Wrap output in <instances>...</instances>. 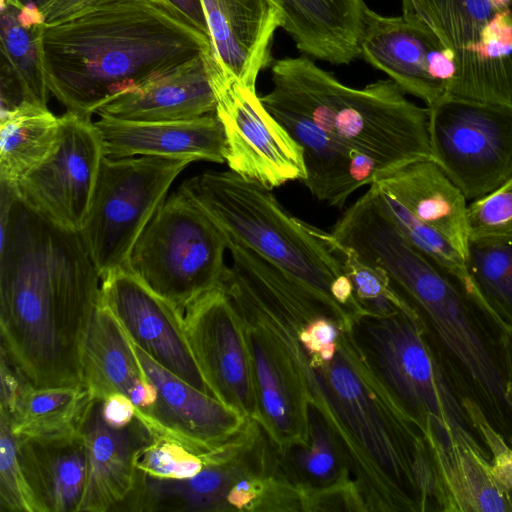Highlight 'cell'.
Masks as SVG:
<instances>
[{
	"label": "cell",
	"mask_w": 512,
	"mask_h": 512,
	"mask_svg": "<svg viewBox=\"0 0 512 512\" xmlns=\"http://www.w3.org/2000/svg\"><path fill=\"white\" fill-rule=\"evenodd\" d=\"M287 351L310 407L339 441L368 512H425L432 472L421 430L382 383L354 338L341 328L334 355L307 353L297 338L303 298L271 285L243 297Z\"/></svg>",
	"instance_id": "6da1fadb"
},
{
	"label": "cell",
	"mask_w": 512,
	"mask_h": 512,
	"mask_svg": "<svg viewBox=\"0 0 512 512\" xmlns=\"http://www.w3.org/2000/svg\"><path fill=\"white\" fill-rule=\"evenodd\" d=\"M100 282L78 233L1 188V353L32 386L84 384L83 348Z\"/></svg>",
	"instance_id": "7a4b0ae2"
},
{
	"label": "cell",
	"mask_w": 512,
	"mask_h": 512,
	"mask_svg": "<svg viewBox=\"0 0 512 512\" xmlns=\"http://www.w3.org/2000/svg\"><path fill=\"white\" fill-rule=\"evenodd\" d=\"M352 247L380 268L414 309L445 376L512 448V365L509 326L467 284L416 250L391 218L378 214L355 234Z\"/></svg>",
	"instance_id": "3957f363"
},
{
	"label": "cell",
	"mask_w": 512,
	"mask_h": 512,
	"mask_svg": "<svg viewBox=\"0 0 512 512\" xmlns=\"http://www.w3.org/2000/svg\"><path fill=\"white\" fill-rule=\"evenodd\" d=\"M41 41L49 92L85 117L212 54L209 36L166 0L127 1L45 24Z\"/></svg>",
	"instance_id": "277c9868"
},
{
	"label": "cell",
	"mask_w": 512,
	"mask_h": 512,
	"mask_svg": "<svg viewBox=\"0 0 512 512\" xmlns=\"http://www.w3.org/2000/svg\"><path fill=\"white\" fill-rule=\"evenodd\" d=\"M266 108L297 114L370 158L379 173L432 159L428 108L391 79L362 88L341 83L306 57L275 60Z\"/></svg>",
	"instance_id": "5b68a950"
},
{
	"label": "cell",
	"mask_w": 512,
	"mask_h": 512,
	"mask_svg": "<svg viewBox=\"0 0 512 512\" xmlns=\"http://www.w3.org/2000/svg\"><path fill=\"white\" fill-rule=\"evenodd\" d=\"M179 190L193 200L227 241L243 245L325 302L343 320L360 312L338 254L315 226L290 214L271 189L235 172L205 171Z\"/></svg>",
	"instance_id": "8992f818"
},
{
	"label": "cell",
	"mask_w": 512,
	"mask_h": 512,
	"mask_svg": "<svg viewBox=\"0 0 512 512\" xmlns=\"http://www.w3.org/2000/svg\"><path fill=\"white\" fill-rule=\"evenodd\" d=\"M351 329L379 379L422 434L430 424L438 432L466 439L491 459L414 310L390 316L360 314L352 319Z\"/></svg>",
	"instance_id": "52a82bcc"
},
{
	"label": "cell",
	"mask_w": 512,
	"mask_h": 512,
	"mask_svg": "<svg viewBox=\"0 0 512 512\" xmlns=\"http://www.w3.org/2000/svg\"><path fill=\"white\" fill-rule=\"evenodd\" d=\"M227 240L211 218L179 189L158 208L130 257L129 269L184 313L221 286Z\"/></svg>",
	"instance_id": "ba28073f"
},
{
	"label": "cell",
	"mask_w": 512,
	"mask_h": 512,
	"mask_svg": "<svg viewBox=\"0 0 512 512\" xmlns=\"http://www.w3.org/2000/svg\"><path fill=\"white\" fill-rule=\"evenodd\" d=\"M452 54L450 96L512 109V0H401Z\"/></svg>",
	"instance_id": "9c48e42d"
},
{
	"label": "cell",
	"mask_w": 512,
	"mask_h": 512,
	"mask_svg": "<svg viewBox=\"0 0 512 512\" xmlns=\"http://www.w3.org/2000/svg\"><path fill=\"white\" fill-rule=\"evenodd\" d=\"M190 163L150 155L103 157L89 213L78 233L100 278L129 269L137 240Z\"/></svg>",
	"instance_id": "30bf717a"
},
{
	"label": "cell",
	"mask_w": 512,
	"mask_h": 512,
	"mask_svg": "<svg viewBox=\"0 0 512 512\" xmlns=\"http://www.w3.org/2000/svg\"><path fill=\"white\" fill-rule=\"evenodd\" d=\"M432 159L467 200L512 175V109L448 96L428 108Z\"/></svg>",
	"instance_id": "8fae6325"
},
{
	"label": "cell",
	"mask_w": 512,
	"mask_h": 512,
	"mask_svg": "<svg viewBox=\"0 0 512 512\" xmlns=\"http://www.w3.org/2000/svg\"><path fill=\"white\" fill-rule=\"evenodd\" d=\"M103 157L101 136L91 117L66 111L59 117L48 155L12 191L44 220L79 233L89 213Z\"/></svg>",
	"instance_id": "7c38bea8"
},
{
	"label": "cell",
	"mask_w": 512,
	"mask_h": 512,
	"mask_svg": "<svg viewBox=\"0 0 512 512\" xmlns=\"http://www.w3.org/2000/svg\"><path fill=\"white\" fill-rule=\"evenodd\" d=\"M209 71L229 169L271 190L291 181L303 182L301 146L265 108L256 90L224 73L213 57Z\"/></svg>",
	"instance_id": "4fadbf2b"
},
{
	"label": "cell",
	"mask_w": 512,
	"mask_h": 512,
	"mask_svg": "<svg viewBox=\"0 0 512 512\" xmlns=\"http://www.w3.org/2000/svg\"><path fill=\"white\" fill-rule=\"evenodd\" d=\"M204 457L203 469L181 480L154 478L137 470L134 489L120 511L228 512V496L239 480L283 470L276 447L253 418Z\"/></svg>",
	"instance_id": "5bb4252c"
},
{
	"label": "cell",
	"mask_w": 512,
	"mask_h": 512,
	"mask_svg": "<svg viewBox=\"0 0 512 512\" xmlns=\"http://www.w3.org/2000/svg\"><path fill=\"white\" fill-rule=\"evenodd\" d=\"M193 355L218 401L246 418L255 419L257 393L241 318L219 286L195 300L183 313Z\"/></svg>",
	"instance_id": "9a60e30c"
},
{
	"label": "cell",
	"mask_w": 512,
	"mask_h": 512,
	"mask_svg": "<svg viewBox=\"0 0 512 512\" xmlns=\"http://www.w3.org/2000/svg\"><path fill=\"white\" fill-rule=\"evenodd\" d=\"M360 56L427 108L450 96L456 78L452 54L414 18L383 16L369 8Z\"/></svg>",
	"instance_id": "2e32d148"
},
{
	"label": "cell",
	"mask_w": 512,
	"mask_h": 512,
	"mask_svg": "<svg viewBox=\"0 0 512 512\" xmlns=\"http://www.w3.org/2000/svg\"><path fill=\"white\" fill-rule=\"evenodd\" d=\"M98 303L112 312L130 339L153 360L211 395L190 347L183 313L136 274L117 269L102 277Z\"/></svg>",
	"instance_id": "e0dca14e"
},
{
	"label": "cell",
	"mask_w": 512,
	"mask_h": 512,
	"mask_svg": "<svg viewBox=\"0 0 512 512\" xmlns=\"http://www.w3.org/2000/svg\"><path fill=\"white\" fill-rule=\"evenodd\" d=\"M230 299L241 318L251 357L258 402L255 420L279 453L305 444L309 404L287 351L249 305Z\"/></svg>",
	"instance_id": "ac0fdd59"
},
{
	"label": "cell",
	"mask_w": 512,
	"mask_h": 512,
	"mask_svg": "<svg viewBox=\"0 0 512 512\" xmlns=\"http://www.w3.org/2000/svg\"><path fill=\"white\" fill-rule=\"evenodd\" d=\"M130 342L147 378L157 390L153 407L136 413L155 436L173 440L203 456L243 428L246 417L191 386L158 364L131 339Z\"/></svg>",
	"instance_id": "d6986e66"
},
{
	"label": "cell",
	"mask_w": 512,
	"mask_h": 512,
	"mask_svg": "<svg viewBox=\"0 0 512 512\" xmlns=\"http://www.w3.org/2000/svg\"><path fill=\"white\" fill-rule=\"evenodd\" d=\"M212 55L222 71L255 89L271 63L273 36L282 12L273 0H201Z\"/></svg>",
	"instance_id": "ffe728a7"
},
{
	"label": "cell",
	"mask_w": 512,
	"mask_h": 512,
	"mask_svg": "<svg viewBox=\"0 0 512 512\" xmlns=\"http://www.w3.org/2000/svg\"><path fill=\"white\" fill-rule=\"evenodd\" d=\"M81 433L87 477L79 512L119 511L136 484L137 455L155 435L137 417L126 427H110L102 419L100 400L96 399Z\"/></svg>",
	"instance_id": "44dd1931"
},
{
	"label": "cell",
	"mask_w": 512,
	"mask_h": 512,
	"mask_svg": "<svg viewBox=\"0 0 512 512\" xmlns=\"http://www.w3.org/2000/svg\"><path fill=\"white\" fill-rule=\"evenodd\" d=\"M433 476L435 511L512 512V489L495 476L491 460L462 438L423 433Z\"/></svg>",
	"instance_id": "7402d4cb"
},
{
	"label": "cell",
	"mask_w": 512,
	"mask_h": 512,
	"mask_svg": "<svg viewBox=\"0 0 512 512\" xmlns=\"http://www.w3.org/2000/svg\"><path fill=\"white\" fill-rule=\"evenodd\" d=\"M109 158L135 155L226 161V138L215 113L196 119L167 122L125 121L100 116L94 122Z\"/></svg>",
	"instance_id": "603a6c76"
},
{
	"label": "cell",
	"mask_w": 512,
	"mask_h": 512,
	"mask_svg": "<svg viewBox=\"0 0 512 512\" xmlns=\"http://www.w3.org/2000/svg\"><path fill=\"white\" fill-rule=\"evenodd\" d=\"M372 184L437 230L466 259L470 241L467 199L433 159L377 173Z\"/></svg>",
	"instance_id": "cb8c5ba5"
},
{
	"label": "cell",
	"mask_w": 512,
	"mask_h": 512,
	"mask_svg": "<svg viewBox=\"0 0 512 512\" xmlns=\"http://www.w3.org/2000/svg\"><path fill=\"white\" fill-rule=\"evenodd\" d=\"M200 55L106 104L99 116L125 121L167 122L216 112L209 59Z\"/></svg>",
	"instance_id": "d4e9b609"
},
{
	"label": "cell",
	"mask_w": 512,
	"mask_h": 512,
	"mask_svg": "<svg viewBox=\"0 0 512 512\" xmlns=\"http://www.w3.org/2000/svg\"><path fill=\"white\" fill-rule=\"evenodd\" d=\"M266 109L301 146L306 170L303 183L317 200L342 208L356 190L373 183L379 169L370 158L297 114Z\"/></svg>",
	"instance_id": "484cf974"
},
{
	"label": "cell",
	"mask_w": 512,
	"mask_h": 512,
	"mask_svg": "<svg viewBox=\"0 0 512 512\" xmlns=\"http://www.w3.org/2000/svg\"><path fill=\"white\" fill-rule=\"evenodd\" d=\"M282 27L298 50L331 64H349L360 56L367 11L365 0H273Z\"/></svg>",
	"instance_id": "4316f807"
},
{
	"label": "cell",
	"mask_w": 512,
	"mask_h": 512,
	"mask_svg": "<svg viewBox=\"0 0 512 512\" xmlns=\"http://www.w3.org/2000/svg\"><path fill=\"white\" fill-rule=\"evenodd\" d=\"M19 462L38 512H79L87 477L82 433L16 437Z\"/></svg>",
	"instance_id": "83f0119b"
},
{
	"label": "cell",
	"mask_w": 512,
	"mask_h": 512,
	"mask_svg": "<svg viewBox=\"0 0 512 512\" xmlns=\"http://www.w3.org/2000/svg\"><path fill=\"white\" fill-rule=\"evenodd\" d=\"M82 364L83 383L100 401L114 393L127 396L147 378L127 333L112 312L99 303L86 332Z\"/></svg>",
	"instance_id": "f1b7e54d"
},
{
	"label": "cell",
	"mask_w": 512,
	"mask_h": 512,
	"mask_svg": "<svg viewBox=\"0 0 512 512\" xmlns=\"http://www.w3.org/2000/svg\"><path fill=\"white\" fill-rule=\"evenodd\" d=\"M94 400L84 384L38 388L24 380L10 408L0 414L16 437L72 436L81 433Z\"/></svg>",
	"instance_id": "f546056e"
},
{
	"label": "cell",
	"mask_w": 512,
	"mask_h": 512,
	"mask_svg": "<svg viewBox=\"0 0 512 512\" xmlns=\"http://www.w3.org/2000/svg\"><path fill=\"white\" fill-rule=\"evenodd\" d=\"M1 66L17 81L24 99L48 108L49 89L43 67L42 31L45 19L40 9H18L0 0Z\"/></svg>",
	"instance_id": "4dcf8cb0"
},
{
	"label": "cell",
	"mask_w": 512,
	"mask_h": 512,
	"mask_svg": "<svg viewBox=\"0 0 512 512\" xmlns=\"http://www.w3.org/2000/svg\"><path fill=\"white\" fill-rule=\"evenodd\" d=\"M59 117L26 105L0 122V182L9 188L37 166L56 139Z\"/></svg>",
	"instance_id": "1f68e13d"
},
{
	"label": "cell",
	"mask_w": 512,
	"mask_h": 512,
	"mask_svg": "<svg viewBox=\"0 0 512 512\" xmlns=\"http://www.w3.org/2000/svg\"><path fill=\"white\" fill-rule=\"evenodd\" d=\"M279 455L286 476L301 487L320 489L353 478L339 441L322 416L310 406L307 442Z\"/></svg>",
	"instance_id": "d6a6232c"
},
{
	"label": "cell",
	"mask_w": 512,
	"mask_h": 512,
	"mask_svg": "<svg viewBox=\"0 0 512 512\" xmlns=\"http://www.w3.org/2000/svg\"><path fill=\"white\" fill-rule=\"evenodd\" d=\"M465 262L483 300L512 327V237L469 241Z\"/></svg>",
	"instance_id": "836d02e7"
},
{
	"label": "cell",
	"mask_w": 512,
	"mask_h": 512,
	"mask_svg": "<svg viewBox=\"0 0 512 512\" xmlns=\"http://www.w3.org/2000/svg\"><path fill=\"white\" fill-rule=\"evenodd\" d=\"M315 231L340 257L353 286L354 298L363 314L390 316L414 309L395 291L380 268L362 261L350 247L338 242L331 232Z\"/></svg>",
	"instance_id": "e575fe53"
},
{
	"label": "cell",
	"mask_w": 512,
	"mask_h": 512,
	"mask_svg": "<svg viewBox=\"0 0 512 512\" xmlns=\"http://www.w3.org/2000/svg\"><path fill=\"white\" fill-rule=\"evenodd\" d=\"M377 190L386 212L416 250L463 282L473 284L464 258L437 230L412 215L390 194Z\"/></svg>",
	"instance_id": "d590c367"
},
{
	"label": "cell",
	"mask_w": 512,
	"mask_h": 512,
	"mask_svg": "<svg viewBox=\"0 0 512 512\" xmlns=\"http://www.w3.org/2000/svg\"><path fill=\"white\" fill-rule=\"evenodd\" d=\"M470 241L512 237V175L500 186L468 205Z\"/></svg>",
	"instance_id": "8d00e7d4"
},
{
	"label": "cell",
	"mask_w": 512,
	"mask_h": 512,
	"mask_svg": "<svg viewBox=\"0 0 512 512\" xmlns=\"http://www.w3.org/2000/svg\"><path fill=\"white\" fill-rule=\"evenodd\" d=\"M204 455H198L181 444L161 436L139 451L136 468L159 479H186L193 477L205 466Z\"/></svg>",
	"instance_id": "74e56055"
},
{
	"label": "cell",
	"mask_w": 512,
	"mask_h": 512,
	"mask_svg": "<svg viewBox=\"0 0 512 512\" xmlns=\"http://www.w3.org/2000/svg\"><path fill=\"white\" fill-rule=\"evenodd\" d=\"M0 511L38 512L19 462L16 436L3 414H0Z\"/></svg>",
	"instance_id": "f35d334b"
},
{
	"label": "cell",
	"mask_w": 512,
	"mask_h": 512,
	"mask_svg": "<svg viewBox=\"0 0 512 512\" xmlns=\"http://www.w3.org/2000/svg\"><path fill=\"white\" fill-rule=\"evenodd\" d=\"M466 410L480 432L491 456V467L497 479L512 489V448L488 423L480 410L470 401H465Z\"/></svg>",
	"instance_id": "ab89813d"
},
{
	"label": "cell",
	"mask_w": 512,
	"mask_h": 512,
	"mask_svg": "<svg viewBox=\"0 0 512 512\" xmlns=\"http://www.w3.org/2000/svg\"><path fill=\"white\" fill-rule=\"evenodd\" d=\"M134 0H52L43 10L45 24L63 21L103 6Z\"/></svg>",
	"instance_id": "60d3db41"
},
{
	"label": "cell",
	"mask_w": 512,
	"mask_h": 512,
	"mask_svg": "<svg viewBox=\"0 0 512 512\" xmlns=\"http://www.w3.org/2000/svg\"><path fill=\"white\" fill-rule=\"evenodd\" d=\"M100 413L110 427L123 428L136 418V407L122 393H114L100 401Z\"/></svg>",
	"instance_id": "b9f144b4"
},
{
	"label": "cell",
	"mask_w": 512,
	"mask_h": 512,
	"mask_svg": "<svg viewBox=\"0 0 512 512\" xmlns=\"http://www.w3.org/2000/svg\"><path fill=\"white\" fill-rule=\"evenodd\" d=\"M195 27L209 36L208 26L201 0H166ZM210 38V37H209Z\"/></svg>",
	"instance_id": "7bdbcfd3"
},
{
	"label": "cell",
	"mask_w": 512,
	"mask_h": 512,
	"mask_svg": "<svg viewBox=\"0 0 512 512\" xmlns=\"http://www.w3.org/2000/svg\"><path fill=\"white\" fill-rule=\"evenodd\" d=\"M10 5L22 9L24 7H36L41 11L52 1V0H3Z\"/></svg>",
	"instance_id": "ee69618b"
},
{
	"label": "cell",
	"mask_w": 512,
	"mask_h": 512,
	"mask_svg": "<svg viewBox=\"0 0 512 512\" xmlns=\"http://www.w3.org/2000/svg\"><path fill=\"white\" fill-rule=\"evenodd\" d=\"M508 348H509L510 360H511V365H512V327H510V326L508 328Z\"/></svg>",
	"instance_id": "f6af8a7d"
}]
</instances>
